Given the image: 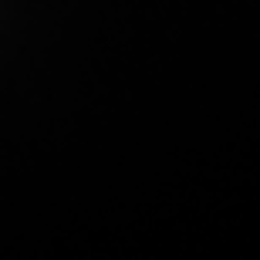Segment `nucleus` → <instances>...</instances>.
<instances>
[]
</instances>
